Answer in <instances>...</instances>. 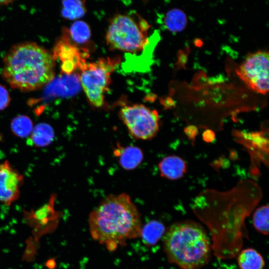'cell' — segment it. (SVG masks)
<instances>
[{"label": "cell", "instance_id": "obj_1", "mask_svg": "<svg viewBox=\"0 0 269 269\" xmlns=\"http://www.w3.org/2000/svg\"><path fill=\"white\" fill-rule=\"evenodd\" d=\"M88 222L93 239L110 251L139 237L142 228L139 212L126 193L105 198L91 212Z\"/></svg>", "mask_w": 269, "mask_h": 269}, {"label": "cell", "instance_id": "obj_2", "mask_svg": "<svg viewBox=\"0 0 269 269\" xmlns=\"http://www.w3.org/2000/svg\"><path fill=\"white\" fill-rule=\"evenodd\" d=\"M2 74L12 88L23 92L37 90L53 79L54 58L35 43H20L4 56Z\"/></svg>", "mask_w": 269, "mask_h": 269}, {"label": "cell", "instance_id": "obj_3", "mask_svg": "<svg viewBox=\"0 0 269 269\" xmlns=\"http://www.w3.org/2000/svg\"><path fill=\"white\" fill-rule=\"evenodd\" d=\"M163 237L168 261L181 269H200L209 262L211 243L200 224L191 221L174 223L165 230Z\"/></svg>", "mask_w": 269, "mask_h": 269}, {"label": "cell", "instance_id": "obj_4", "mask_svg": "<svg viewBox=\"0 0 269 269\" xmlns=\"http://www.w3.org/2000/svg\"><path fill=\"white\" fill-rule=\"evenodd\" d=\"M149 23L134 11L117 13L110 19L106 31L107 45L126 52L141 50L148 41Z\"/></svg>", "mask_w": 269, "mask_h": 269}, {"label": "cell", "instance_id": "obj_5", "mask_svg": "<svg viewBox=\"0 0 269 269\" xmlns=\"http://www.w3.org/2000/svg\"><path fill=\"white\" fill-rule=\"evenodd\" d=\"M120 61L118 56L101 58L93 62L87 61L79 69V80L88 100L94 107L103 106L112 74Z\"/></svg>", "mask_w": 269, "mask_h": 269}, {"label": "cell", "instance_id": "obj_6", "mask_svg": "<svg viewBox=\"0 0 269 269\" xmlns=\"http://www.w3.org/2000/svg\"><path fill=\"white\" fill-rule=\"evenodd\" d=\"M119 117L134 138L149 140L154 137L159 128V117L155 110L143 104L125 105Z\"/></svg>", "mask_w": 269, "mask_h": 269}, {"label": "cell", "instance_id": "obj_7", "mask_svg": "<svg viewBox=\"0 0 269 269\" xmlns=\"http://www.w3.org/2000/svg\"><path fill=\"white\" fill-rule=\"evenodd\" d=\"M269 53L259 51L250 54L237 69L241 79L254 91L266 94L269 91Z\"/></svg>", "mask_w": 269, "mask_h": 269}, {"label": "cell", "instance_id": "obj_8", "mask_svg": "<svg viewBox=\"0 0 269 269\" xmlns=\"http://www.w3.org/2000/svg\"><path fill=\"white\" fill-rule=\"evenodd\" d=\"M54 52L62 62V71L67 74L79 70L89 56L86 48L79 46L70 40L66 28L63 30L62 36L56 45Z\"/></svg>", "mask_w": 269, "mask_h": 269}, {"label": "cell", "instance_id": "obj_9", "mask_svg": "<svg viewBox=\"0 0 269 269\" xmlns=\"http://www.w3.org/2000/svg\"><path fill=\"white\" fill-rule=\"evenodd\" d=\"M24 177L7 160L0 164V202L10 205L17 200Z\"/></svg>", "mask_w": 269, "mask_h": 269}, {"label": "cell", "instance_id": "obj_10", "mask_svg": "<svg viewBox=\"0 0 269 269\" xmlns=\"http://www.w3.org/2000/svg\"><path fill=\"white\" fill-rule=\"evenodd\" d=\"M114 154L122 167L129 170L136 168L143 158L142 150L133 145L123 147L119 145L114 149Z\"/></svg>", "mask_w": 269, "mask_h": 269}, {"label": "cell", "instance_id": "obj_11", "mask_svg": "<svg viewBox=\"0 0 269 269\" xmlns=\"http://www.w3.org/2000/svg\"><path fill=\"white\" fill-rule=\"evenodd\" d=\"M161 175L175 180L181 177L185 173L186 165L184 161L176 156H169L162 159L158 164Z\"/></svg>", "mask_w": 269, "mask_h": 269}, {"label": "cell", "instance_id": "obj_12", "mask_svg": "<svg viewBox=\"0 0 269 269\" xmlns=\"http://www.w3.org/2000/svg\"><path fill=\"white\" fill-rule=\"evenodd\" d=\"M163 23L165 28L173 33L183 31L187 24V17L181 9L174 8L167 11L164 17Z\"/></svg>", "mask_w": 269, "mask_h": 269}, {"label": "cell", "instance_id": "obj_13", "mask_svg": "<svg viewBox=\"0 0 269 269\" xmlns=\"http://www.w3.org/2000/svg\"><path fill=\"white\" fill-rule=\"evenodd\" d=\"M67 32L70 40L78 46H86L89 42L91 32L89 25L83 20L74 22Z\"/></svg>", "mask_w": 269, "mask_h": 269}, {"label": "cell", "instance_id": "obj_14", "mask_svg": "<svg viewBox=\"0 0 269 269\" xmlns=\"http://www.w3.org/2000/svg\"><path fill=\"white\" fill-rule=\"evenodd\" d=\"M238 262L241 269H263L265 265L262 255L252 248L243 250L238 256Z\"/></svg>", "mask_w": 269, "mask_h": 269}, {"label": "cell", "instance_id": "obj_15", "mask_svg": "<svg viewBox=\"0 0 269 269\" xmlns=\"http://www.w3.org/2000/svg\"><path fill=\"white\" fill-rule=\"evenodd\" d=\"M165 230L161 223L157 221H151L142 226L140 237L146 245L152 246L163 237Z\"/></svg>", "mask_w": 269, "mask_h": 269}, {"label": "cell", "instance_id": "obj_16", "mask_svg": "<svg viewBox=\"0 0 269 269\" xmlns=\"http://www.w3.org/2000/svg\"><path fill=\"white\" fill-rule=\"evenodd\" d=\"M28 142L31 145L43 146L47 145L53 140L54 132L48 124L41 123L36 126L30 134Z\"/></svg>", "mask_w": 269, "mask_h": 269}, {"label": "cell", "instance_id": "obj_17", "mask_svg": "<svg viewBox=\"0 0 269 269\" xmlns=\"http://www.w3.org/2000/svg\"><path fill=\"white\" fill-rule=\"evenodd\" d=\"M62 15L66 19L76 20L87 12L86 0H62Z\"/></svg>", "mask_w": 269, "mask_h": 269}, {"label": "cell", "instance_id": "obj_18", "mask_svg": "<svg viewBox=\"0 0 269 269\" xmlns=\"http://www.w3.org/2000/svg\"><path fill=\"white\" fill-rule=\"evenodd\" d=\"M10 125L13 134L19 137L28 136L33 130L31 120L24 115H19L14 118L11 121Z\"/></svg>", "mask_w": 269, "mask_h": 269}, {"label": "cell", "instance_id": "obj_19", "mask_svg": "<svg viewBox=\"0 0 269 269\" xmlns=\"http://www.w3.org/2000/svg\"><path fill=\"white\" fill-rule=\"evenodd\" d=\"M253 222L257 231L264 235H268L269 232L268 206H263L255 211L253 215Z\"/></svg>", "mask_w": 269, "mask_h": 269}, {"label": "cell", "instance_id": "obj_20", "mask_svg": "<svg viewBox=\"0 0 269 269\" xmlns=\"http://www.w3.org/2000/svg\"><path fill=\"white\" fill-rule=\"evenodd\" d=\"M10 98L6 88L0 85V110L6 108L9 105Z\"/></svg>", "mask_w": 269, "mask_h": 269}, {"label": "cell", "instance_id": "obj_21", "mask_svg": "<svg viewBox=\"0 0 269 269\" xmlns=\"http://www.w3.org/2000/svg\"><path fill=\"white\" fill-rule=\"evenodd\" d=\"M15 0H0V5L8 4Z\"/></svg>", "mask_w": 269, "mask_h": 269}, {"label": "cell", "instance_id": "obj_22", "mask_svg": "<svg viewBox=\"0 0 269 269\" xmlns=\"http://www.w3.org/2000/svg\"><path fill=\"white\" fill-rule=\"evenodd\" d=\"M2 137L1 134H0V142L1 141Z\"/></svg>", "mask_w": 269, "mask_h": 269}]
</instances>
